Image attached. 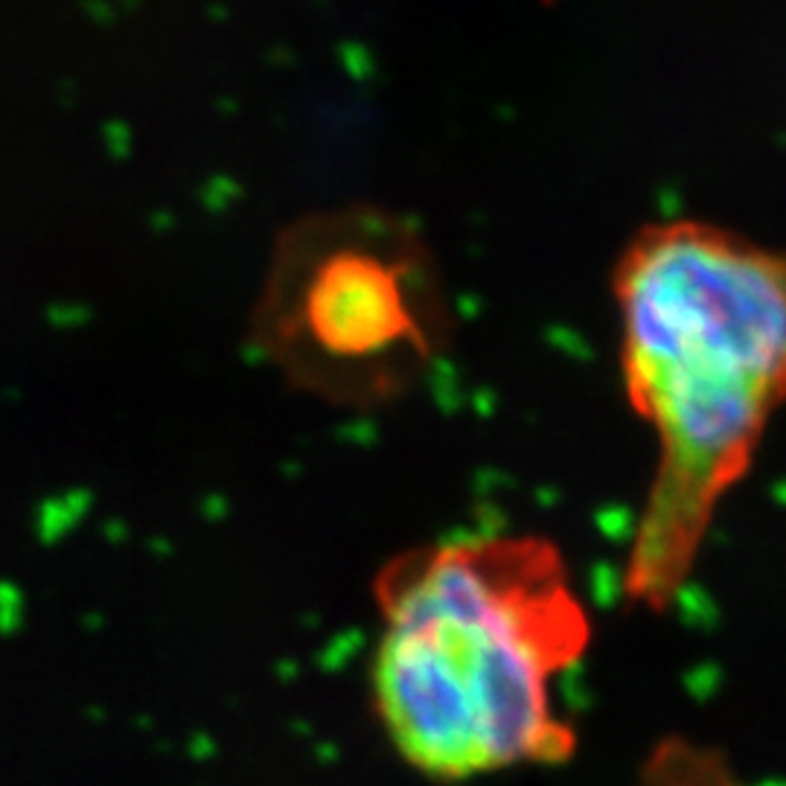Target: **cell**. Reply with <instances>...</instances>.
<instances>
[{
    "label": "cell",
    "instance_id": "cell-3",
    "mask_svg": "<svg viewBox=\"0 0 786 786\" xmlns=\"http://www.w3.org/2000/svg\"><path fill=\"white\" fill-rule=\"evenodd\" d=\"M251 344L297 394L332 408L406 399L452 344L446 283L423 230L371 204L295 219L271 248Z\"/></svg>",
    "mask_w": 786,
    "mask_h": 786
},
{
    "label": "cell",
    "instance_id": "cell-1",
    "mask_svg": "<svg viewBox=\"0 0 786 786\" xmlns=\"http://www.w3.org/2000/svg\"><path fill=\"white\" fill-rule=\"evenodd\" d=\"M620 376L656 437L626 606L664 615L786 402V254L699 219L643 225L612 271Z\"/></svg>",
    "mask_w": 786,
    "mask_h": 786
},
{
    "label": "cell",
    "instance_id": "cell-2",
    "mask_svg": "<svg viewBox=\"0 0 786 786\" xmlns=\"http://www.w3.org/2000/svg\"><path fill=\"white\" fill-rule=\"evenodd\" d=\"M371 699L408 770L440 784L559 766L577 731L557 682L594 624L545 536L472 533L406 548L373 577Z\"/></svg>",
    "mask_w": 786,
    "mask_h": 786
}]
</instances>
